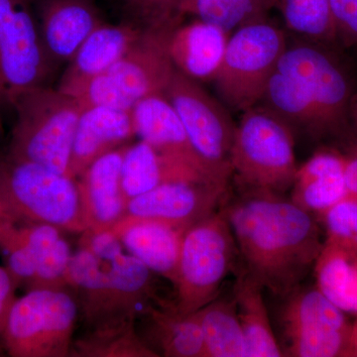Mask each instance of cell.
<instances>
[{
	"mask_svg": "<svg viewBox=\"0 0 357 357\" xmlns=\"http://www.w3.org/2000/svg\"><path fill=\"white\" fill-rule=\"evenodd\" d=\"M278 0H197L191 14L218 26L225 32L241 26L266 20Z\"/></svg>",
	"mask_w": 357,
	"mask_h": 357,
	"instance_id": "obj_33",
	"label": "cell"
},
{
	"mask_svg": "<svg viewBox=\"0 0 357 357\" xmlns=\"http://www.w3.org/2000/svg\"><path fill=\"white\" fill-rule=\"evenodd\" d=\"M141 316L149 323L152 344L158 347L160 356L204 357L199 311L182 314L175 306L149 305Z\"/></svg>",
	"mask_w": 357,
	"mask_h": 357,
	"instance_id": "obj_27",
	"label": "cell"
},
{
	"mask_svg": "<svg viewBox=\"0 0 357 357\" xmlns=\"http://www.w3.org/2000/svg\"><path fill=\"white\" fill-rule=\"evenodd\" d=\"M56 65L45 48L31 0H0V102L46 86Z\"/></svg>",
	"mask_w": 357,
	"mask_h": 357,
	"instance_id": "obj_11",
	"label": "cell"
},
{
	"mask_svg": "<svg viewBox=\"0 0 357 357\" xmlns=\"http://www.w3.org/2000/svg\"><path fill=\"white\" fill-rule=\"evenodd\" d=\"M258 105L278 115L293 131H299L314 139L330 136L306 91L293 77L278 70L268 81Z\"/></svg>",
	"mask_w": 357,
	"mask_h": 357,
	"instance_id": "obj_28",
	"label": "cell"
},
{
	"mask_svg": "<svg viewBox=\"0 0 357 357\" xmlns=\"http://www.w3.org/2000/svg\"><path fill=\"white\" fill-rule=\"evenodd\" d=\"M230 164L241 191L283 194L298 170L292 128L263 105L246 110L236 126Z\"/></svg>",
	"mask_w": 357,
	"mask_h": 357,
	"instance_id": "obj_4",
	"label": "cell"
},
{
	"mask_svg": "<svg viewBox=\"0 0 357 357\" xmlns=\"http://www.w3.org/2000/svg\"><path fill=\"white\" fill-rule=\"evenodd\" d=\"M136 317H119L91 326L73 344L75 357H158L135 328Z\"/></svg>",
	"mask_w": 357,
	"mask_h": 357,
	"instance_id": "obj_29",
	"label": "cell"
},
{
	"mask_svg": "<svg viewBox=\"0 0 357 357\" xmlns=\"http://www.w3.org/2000/svg\"><path fill=\"white\" fill-rule=\"evenodd\" d=\"M79 245L91 249L105 262L112 284L115 318H137L149 305L155 302L162 305L155 295L153 272L135 256L124 252L121 239L110 230H86L82 234Z\"/></svg>",
	"mask_w": 357,
	"mask_h": 357,
	"instance_id": "obj_15",
	"label": "cell"
},
{
	"mask_svg": "<svg viewBox=\"0 0 357 357\" xmlns=\"http://www.w3.org/2000/svg\"><path fill=\"white\" fill-rule=\"evenodd\" d=\"M67 282L89 328L115 318L107 268L91 249L79 245L73 253Z\"/></svg>",
	"mask_w": 357,
	"mask_h": 357,
	"instance_id": "obj_25",
	"label": "cell"
},
{
	"mask_svg": "<svg viewBox=\"0 0 357 357\" xmlns=\"http://www.w3.org/2000/svg\"><path fill=\"white\" fill-rule=\"evenodd\" d=\"M351 344L352 351H354V357H357V317L356 321L352 324Z\"/></svg>",
	"mask_w": 357,
	"mask_h": 357,
	"instance_id": "obj_39",
	"label": "cell"
},
{
	"mask_svg": "<svg viewBox=\"0 0 357 357\" xmlns=\"http://www.w3.org/2000/svg\"><path fill=\"white\" fill-rule=\"evenodd\" d=\"M126 146L96 159L77 178L82 218L86 230L112 229L126 213L121 184L122 161Z\"/></svg>",
	"mask_w": 357,
	"mask_h": 357,
	"instance_id": "obj_16",
	"label": "cell"
},
{
	"mask_svg": "<svg viewBox=\"0 0 357 357\" xmlns=\"http://www.w3.org/2000/svg\"><path fill=\"white\" fill-rule=\"evenodd\" d=\"M169 34L143 32L123 57L84 84L74 98L84 109L100 105L131 110L143 98L164 93L176 70L167 49Z\"/></svg>",
	"mask_w": 357,
	"mask_h": 357,
	"instance_id": "obj_8",
	"label": "cell"
},
{
	"mask_svg": "<svg viewBox=\"0 0 357 357\" xmlns=\"http://www.w3.org/2000/svg\"><path fill=\"white\" fill-rule=\"evenodd\" d=\"M37 20L45 48L56 66L69 63L103 23L96 0H39Z\"/></svg>",
	"mask_w": 357,
	"mask_h": 357,
	"instance_id": "obj_17",
	"label": "cell"
},
{
	"mask_svg": "<svg viewBox=\"0 0 357 357\" xmlns=\"http://www.w3.org/2000/svg\"><path fill=\"white\" fill-rule=\"evenodd\" d=\"M79 312L69 288L27 291L11 307L2 349L11 357L70 356Z\"/></svg>",
	"mask_w": 357,
	"mask_h": 357,
	"instance_id": "obj_5",
	"label": "cell"
},
{
	"mask_svg": "<svg viewBox=\"0 0 357 357\" xmlns=\"http://www.w3.org/2000/svg\"><path fill=\"white\" fill-rule=\"evenodd\" d=\"M333 47L310 40L287 44L276 69L306 91L330 136L344 133L351 126L356 95L351 76Z\"/></svg>",
	"mask_w": 357,
	"mask_h": 357,
	"instance_id": "obj_9",
	"label": "cell"
},
{
	"mask_svg": "<svg viewBox=\"0 0 357 357\" xmlns=\"http://www.w3.org/2000/svg\"><path fill=\"white\" fill-rule=\"evenodd\" d=\"M222 211L243 269L263 288L285 298L302 285L324 246L314 215L283 194L255 190Z\"/></svg>",
	"mask_w": 357,
	"mask_h": 357,
	"instance_id": "obj_1",
	"label": "cell"
},
{
	"mask_svg": "<svg viewBox=\"0 0 357 357\" xmlns=\"http://www.w3.org/2000/svg\"><path fill=\"white\" fill-rule=\"evenodd\" d=\"M134 136L131 110L100 105L86 107L77 122L70 177L79 178L96 159L126 146Z\"/></svg>",
	"mask_w": 357,
	"mask_h": 357,
	"instance_id": "obj_19",
	"label": "cell"
},
{
	"mask_svg": "<svg viewBox=\"0 0 357 357\" xmlns=\"http://www.w3.org/2000/svg\"><path fill=\"white\" fill-rule=\"evenodd\" d=\"M288 29L310 41L337 44L332 0H279Z\"/></svg>",
	"mask_w": 357,
	"mask_h": 357,
	"instance_id": "obj_32",
	"label": "cell"
},
{
	"mask_svg": "<svg viewBox=\"0 0 357 357\" xmlns=\"http://www.w3.org/2000/svg\"><path fill=\"white\" fill-rule=\"evenodd\" d=\"M345 162L347 157L331 150L312 155L298 168L290 199L303 210L319 217L349 195Z\"/></svg>",
	"mask_w": 357,
	"mask_h": 357,
	"instance_id": "obj_24",
	"label": "cell"
},
{
	"mask_svg": "<svg viewBox=\"0 0 357 357\" xmlns=\"http://www.w3.org/2000/svg\"><path fill=\"white\" fill-rule=\"evenodd\" d=\"M128 21L144 31L170 32L182 24L181 0H119Z\"/></svg>",
	"mask_w": 357,
	"mask_h": 357,
	"instance_id": "obj_34",
	"label": "cell"
},
{
	"mask_svg": "<svg viewBox=\"0 0 357 357\" xmlns=\"http://www.w3.org/2000/svg\"><path fill=\"white\" fill-rule=\"evenodd\" d=\"M263 290L264 288L241 268L232 294L243 328L245 357L284 356L270 323Z\"/></svg>",
	"mask_w": 357,
	"mask_h": 357,
	"instance_id": "obj_26",
	"label": "cell"
},
{
	"mask_svg": "<svg viewBox=\"0 0 357 357\" xmlns=\"http://www.w3.org/2000/svg\"><path fill=\"white\" fill-rule=\"evenodd\" d=\"M0 217L14 222H40L82 234L77 178L32 162H0Z\"/></svg>",
	"mask_w": 357,
	"mask_h": 357,
	"instance_id": "obj_3",
	"label": "cell"
},
{
	"mask_svg": "<svg viewBox=\"0 0 357 357\" xmlns=\"http://www.w3.org/2000/svg\"><path fill=\"white\" fill-rule=\"evenodd\" d=\"M284 299V356L354 357L352 324L317 286L301 285Z\"/></svg>",
	"mask_w": 357,
	"mask_h": 357,
	"instance_id": "obj_12",
	"label": "cell"
},
{
	"mask_svg": "<svg viewBox=\"0 0 357 357\" xmlns=\"http://www.w3.org/2000/svg\"><path fill=\"white\" fill-rule=\"evenodd\" d=\"M351 123L354 124L356 128L357 129V93L356 96H354V102H352L351 105ZM357 150V148H356Z\"/></svg>",
	"mask_w": 357,
	"mask_h": 357,
	"instance_id": "obj_40",
	"label": "cell"
},
{
	"mask_svg": "<svg viewBox=\"0 0 357 357\" xmlns=\"http://www.w3.org/2000/svg\"><path fill=\"white\" fill-rule=\"evenodd\" d=\"M176 182L218 183L189 164L162 153L145 141H138L124 149L121 184L126 203L159 185Z\"/></svg>",
	"mask_w": 357,
	"mask_h": 357,
	"instance_id": "obj_22",
	"label": "cell"
},
{
	"mask_svg": "<svg viewBox=\"0 0 357 357\" xmlns=\"http://www.w3.org/2000/svg\"><path fill=\"white\" fill-rule=\"evenodd\" d=\"M64 230L48 223L14 222L0 218V248L16 287L68 288L73 251Z\"/></svg>",
	"mask_w": 357,
	"mask_h": 357,
	"instance_id": "obj_13",
	"label": "cell"
},
{
	"mask_svg": "<svg viewBox=\"0 0 357 357\" xmlns=\"http://www.w3.org/2000/svg\"><path fill=\"white\" fill-rule=\"evenodd\" d=\"M16 121L7 157L69 176L77 122L84 107L58 89L38 86L14 102Z\"/></svg>",
	"mask_w": 357,
	"mask_h": 357,
	"instance_id": "obj_2",
	"label": "cell"
},
{
	"mask_svg": "<svg viewBox=\"0 0 357 357\" xmlns=\"http://www.w3.org/2000/svg\"><path fill=\"white\" fill-rule=\"evenodd\" d=\"M229 185L215 182H176L159 185L128 202L115 225L156 222L188 229L218 211Z\"/></svg>",
	"mask_w": 357,
	"mask_h": 357,
	"instance_id": "obj_14",
	"label": "cell"
},
{
	"mask_svg": "<svg viewBox=\"0 0 357 357\" xmlns=\"http://www.w3.org/2000/svg\"><path fill=\"white\" fill-rule=\"evenodd\" d=\"M16 290L17 287L6 268L0 266V349H2V337L9 312L17 299Z\"/></svg>",
	"mask_w": 357,
	"mask_h": 357,
	"instance_id": "obj_37",
	"label": "cell"
},
{
	"mask_svg": "<svg viewBox=\"0 0 357 357\" xmlns=\"http://www.w3.org/2000/svg\"><path fill=\"white\" fill-rule=\"evenodd\" d=\"M131 115L135 135L140 140L162 153L189 164L206 177L218 182L195 151L177 112L164 93L143 98L134 105Z\"/></svg>",
	"mask_w": 357,
	"mask_h": 357,
	"instance_id": "obj_20",
	"label": "cell"
},
{
	"mask_svg": "<svg viewBox=\"0 0 357 357\" xmlns=\"http://www.w3.org/2000/svg\"><path fill=\"white\" fill-rule=\"evenodd\" d=\"M109 230L121 239L128 252L154 274L175 285L183 237L187 229L142 220L114 225Z\"/></svg>",
	"mask_w": 357,
	"mask_h": 357,
	"instance_id": "obj_23",
	"label": "cell"
},
{
	"mask_svg": "<svg viewBox=\"0 0 357 357\" xmlns=\"http://www.w3.org/2000/svg\"><path fill=\"white\" fill-rule=\"evenodd\" d=\"M345 182L349 195L357 197V150L345 162Z\"/></svg>",
	"mask_w": 357,
	"mask_h": 357,
	"instance_id": "obj_38",
	"label": "cell"
},
{
	"mask_svg": "<svg viewBox=\"0 0 357 357\" xmlns=\"http://www.w3.org/2000/svg\"><path fill=\"white\" fill-rule=\"evenodd\" d=\"M229 33L202 20L180 24L167 40L174 67L195 81H213L222 64Z\"/></svg>",
	"mask_w": 357,
	"mask_h": 357,
	"instance_id": "obj_21",
	"label": "cell"
},
{
	"mask_svg": "<svg viewBox=\"0 0 357 357\" xmlns=\"http://www.w3.org/2000/svg\"><path fill=\"white\" fill-rule=\"evenodd\" d=\"M337 44L349 48L357 45V0H332Z\"/></svg>",
	"mask_w": 357,
	"mask_h": 357,
	"instance_id": "obj_36",
	"label": "cell"
},
{
	"mask_svg": "<svg viewBox=\"0 0 357 357\" xmlns=\"http://www.w3.org/2000/svg\"><path fill=\"white\" fill-rule=\"evenodd\" d=\"M319 218L325 227L326 241L357 255V197L347 195Z\"/></svg>",
	"mask_w": 357,
	"mask_h": 357,
	"instance_id": "obj_35",
	"label": "cell"
},
{
	"mask_svg": "<svg viewBox=\"0 0 357 357\" xmlns=\"http://www.w3.org/2000/svg\"><path fill=\"white\" fill-rule=\"evenodd\" d=\"M286 46L284 32L267 20L234 30L213 79L218 100L243 114L257 105Z\"/></svg>",
	"mask_w": 357,
	"mask_h": 357,
	"instance_id": "obj_7",
	"label": "cell"
},
{
	"mask_svg": "<svg viewBox=\"0 0 357 357\" xmlns=\"http://www.w3.org/2000/svg\"><path fill=\"white\" fill-rule=\"evenodd\" d=\"M317 287L345 314L357 317V255L326 241L314 266Z\"/></svg>",
	"mask_w": 357,
	"mask_h": 357,
	"instance_id": "obj_30",
	"label": "cell"
},
{
	"mask_svg": "<svg viewBox=\"0 0 357 357\" xmlns=\"http://www.w3.org/2000/svg\"><path fill=\"white\" fill-rule=\"evenodd\" d=\"M164 95L180 117L192 148L218 182L229 184L236 126L220 100L176 70Z\"/></svg>",
	"mask_w": 357,
	"mask_h": 357,
	"instance_id": "obj_10",
	"label": "cell"
},
{
	"mask_svg": "<svg viewBox=\"0 0 357 357\" xmlns=\"http://www.w3.org/2000/svg\"><path fill=\"white\" fill-rule=\"evenodd\" d=\"M204 357H245V344L234 294L220 292L199 310Z\"/></svg>",
	"mask_w": 357,
	"mask_h": 357,
	"instance_id": "obj_31",
	"label": "cell"
},
{
	"mask_svg": "<svg viewBox=\"0 0 357 357\" xmlns=\"http://www.w3.org/2000/svg\"><path fill=\"white\" fill-rule=\"evenodd\" d=\"M237 255L236 239L222 208L188 227L174 285L175 309L191 314L215 299L236 266Z\"/></svg>",
	"mask_w": 357,
	"mask_h": 357,
	"instance_id": "obj_6",
	"label": "cell"
},
{
	"mask_svg": "<svg viewBox=\"0 0 357 357\" xmlns=\"http://www.w3.org/2000/svg\"><path fill=\"white\" fill-rule=\"evenodd\" d=\"M144 30L126 20L121 24L102 25L77 49L61 77L59 91L74 96L91 79L107 72L123 57Z\"/></svg>",
	"mask_w": 357,
	"mask_h": 357,
	"instance_id": "obj_18",
	"label": "cell"
}]
</instances>
